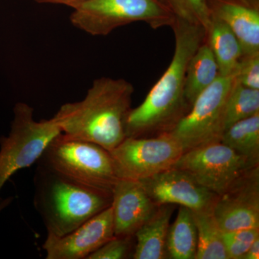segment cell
Wrapping results in <instances>:
<instances>
[{
	"label": "cell",
	"instance_id": "17",
	"mask_svg": "<svg viewBox=\"0 0 259 259\" xmlns=\"http://www.w3.org/2000/svg\"><path fill=\"white\" fill-rule=\"evenodd\" d=\"M219 76L217 61L204 40L191 57L186 71L185 95L190 107L197 97Z\"/></svg>",
	"mask_w": 259,
	"mask_h": 259
},
{
	"label": "cell",
	"instance_id": "18",
	"mask_svg": "<svg viewBox=\"0 0 259 259\" xmlns=\"http://www.w3.org/2000/svg\"><path fill=\"white\" fill-rule=\"evenodd\" d=\"M197 248V231L192 211L180 206L176 220L168 229V258L195 259Z\"/></svg>",
	"mask_w": 259,
	"mask_h": 259
},
{
	"label": "cell",
	"instance_id": "8",
	"mask_svg": "<svg viewBox=\"0 0 259 259\" xmlns=\"http://www.w3.org/2000/svg\"><path fill=\"white\" fill-rule=\"evenodd\" d=\"M184 151L171 135L126 137L110 151L118 179L139 181L174 167Z\"/></svg>",
	"mask_w": 259,
	"mask_h": 259
},
{
	"label": "cell",
	"instance_id": "14",
	"mask_svg": "<svg viewBox=\"0 0 259 259\" xmlns=\"http://www.w3.org/2000/svg\"><path fill=\"white\" fill-rule=\"evenodd\" d=\"M209 8L211 14L234 32L241 42L243 55L259 54L258 5L242 0H214Z\"/></svg>",
	"mask_w": 259,
	"mask_h": 259
},
{
	"label": "cell",
	"instance_id": "7",
	"mask_svg": "<svg viewBox=\"0 0 259 259\" xmlns=\"http://www.w3.org/2000/svg\"><path fill=\"white\" fill-rule=\"evenodd\" d=\"M233 76H218L197 97L190 111L168 133L181 145L184 152L221 142L225 131V112Z\"/></svg>",
	"mask_w": 259,
	"mask_h": 259
},
{
	"label": "cell",
	"instance_id": "25",
	"mask_svg": "<svg viewBox=\"0 0 259 259\" xmlns=\"http://www.w3.org/2000/svg\"><path fill=\"white\" fill-rule=\"evenodd\" d=\"M133 238L114 237L100 247L87 259H124L132 250Z\"/></svg>",
	"mask_w": 259,
	"mask_h": 259
},
{
	"label": "cell",
	"instance_id": "23",
	"mask_svg": "<svg viewBox=\"0 0 259 259\" xmlns=\"http://www.w3.org/2000/svg\"><path fill=\"white\" fill-rule=\"evenodd\" d=\"M258 238L259 228L223 232V243L228 259H243L250 245Z\"/></svg>",
	"mask_w": 259,
	"mask_h": 259
},
{
	"label": "cell",
	"instance_id": "20",
	"mask_svg": "<svg viewBox=\"0 0 259 259\" xmlns=\"http://www.w3.org/2000/svg\"><path fill=\"white\" fill-rule=\"evenodd\" d=\"M192 214L197 231L195 259H228L223 231L213 214V208L192 211Z\"/></svg>",
	"mask_w": 259,
	"mask_h": 259
},
{
	"label": "cell",
	"instance_id": "2",
	"mask_svg": "<svg viewBox=\"0 0 259 259\" xmlns=\"http://www.w3.org/2000/svg\"><path fill=\"white\" fill-rule=\"evenodd\" d=\"M134 93L127 80L103 76L93 81L82 100L64 104L53 118L68 137L110 151L125 139V121Z\"/></svg>",
	"mask_w": 259,
	"mask_h": 259
},
{
	"label": "cell",
	"instance_id": "6",
	"mask_svg": "<svg viewBox=\"0 0 259 259\" xmlns=\"http://www.w3.org/2000/svg\"><path fill=\"white\" fill-rule=\"evenodd\" d=\"M8 136L0 138V191L10 177L38 161L61 130L54 119L34 120L33 109L19 102ZM0 198V200H1Z\"/></svg>",
	"mask_w": 259,
	"mask_h": 259
},
{
	"label": "cell",
	"instance_id": "26",
	"mask_svg": "<svg viewBox=\"0 0 259 259\" xmlns=\"http://www.w3.org/2000/svg\"><path fill=\"white\" fill-rule=\"evenodd\" d=\"M40 4L62 5L74 8L84 0H34Z\"/></svg>",
	"mask_w": 259,
	"mask_h": 259
},
{
	"label": "cell",
	"instance_id": "19",
	"mask_svg": "<svg viewBox=\"0 0 259 259\" xmlns=\"http://www.w3.org/2000/svg\"><path fill=\"white\" fill-rule=\"evenodd\" d=\"M221 143L254 166L259 164V113L238 121L228 127Z\"/></svg>",
	"mask_w": 259,
	"mask_h": 259
},
{
	"label": "cell",
	"instance_id": "13",
	"mask_svg": "<svg viewBox=\"0 0 259 259\" xmlns=\"http://www.w3.org/2000/svg\"><path fill=\"white\" fill-rule=\"evenodd\" d=\"M111 206L115 236L120 238H134L158 208L139 181L124 179L114 187Z\"/></svg>",
	"mask_w": 259,
	"mask_h": 259
},
{
	"label": "cell",
	"instance_id": "5",
	"mask_svg": "<svg viewBox=\"0 0 259 259\" xmlns=\"http://www.w3.org/2000/svg\"><path fill=\"white\" fill-rule=\"evenodd\" d=\"M72 9L70 21L73 26L93 36H106L136 22L158 29L171 27L175 21L159 0H84Z\"/></svg>",
	"mask_w": 259,
	"mask_h": 259
},
{
	"label": "cell",
	"instance_id": "21",
	"mask_svg": "<svg viewBox=\"0 0 259 259\" xmlns=\"http://www.w3.org/2000/svg\"><path fill=\"white\" fill-rule=\"evenodd\" d=\"M258 113L259 90L246 88L234 79L226 102L225 131L238 121Z\"/></svg>",
	"mask_w": 259,
	"mask_h": 259
},
{
	"label": "cell",
	"instance_id": "12",
	"mask_svg": "<svg viewBox=\"0 0 259 259\" xmlns=\"http://www.w3.org/2000/svg\"><path fill=\"white\" fill-rule=\"evenodd\" d=\"M114 237L110 205L64 236L48 234L42 248L47 259H87Z\"/></svg>",
	"mask_w": 259,
	"mask_h": 259
},
{
	"label": "cell",
	"instance_id": "27",
	"mask_svg": "<svg viewBox=\"0 0 259 259\" xmlns=\"http://www.w3.org/2000/svg\"><path fill=\"white\" fill-rule=\"evenodd\" d=\"M259 258V238L256 240L251 245L250 248L247 250L246 253L243 256V259H258Z\"/></svg>",
	"mask_w": 259,
	"mask_h": 259
},
{
	"label": "cell",
	"instance_id": "1",
	"mask_svg": "<svg viewBox=\"0 0 259 259\" xmlns=\"http://www.w3.org/2000/svg\"><path fill=\"white\" fill-rule=\"evenodd\" d=\"M175 48L171 63L144 102L131 108L125 121L126 137L168 134L190 111L185 95V76L191 57L205 40L202 27L175 19L171 26Z\"/></svg>",
	"mask_w": 259,
	"mask_h": 259
},
{
	"label": "cell",
	"instance_id": "16",
	"mask_svg": "<svg viewBox=\"0 0 259 259\" xmlns=\"http://www.w3.org/2000/svg\"><path fill=\"white\" fill-rule=\"evenodd\" d=\"M205 40L217 61L220 75L233 76L243 56V47L234 32L221 19L211 14Z\"/></svg>",
	"mask_w": 259,
	"mask_h": 259
},
{
	"label": "cell",
	"instance_id": "28",
	"mask_svg": "<svg viewBox=\"0 0 259 259\" xmlns=\"http://www.w3.org/2000/svg\"><path fill=\"white\" fill-rule=\"evenodd\" d=\"M12 200H13V198L1 199V200H0V212H1L5 207H7V206L11 202Z\"/></svg>",
	"mask_w": 259,
	"mask_h": 259
},
{
	"label": "cell",
	"instance_id": "11",
	"mask_svg": "<svg viewBox=\"0 0 259 259\" xmlns=\"http://www.w3.org/2000/svg\"><path fill=\"white\" fill-rule=\"evenodd\" d=\"M139 182L158 207L179 204L192 211L205 210L213 208L218 197L187 172L174 167Z\"/></svg>",
	"mask_w": 259,
	"mask_h": 259
},
{
	"label": "cell",
	"instance_id": "15",
	"mask_svg": "<svg viewBox=\"0 0 259 259\" xmlns=\"http://www.w3.org/2000/svg\"><path fill=\"white\" fill-rule=\"evenodd\" d=\"M173 204L158 206L152 217L136 231L133 258L135 259L168 258L167 236L170 220L173 214Z\"/></svg>",
	"mask_w": 259,
	"mask_h": 259
},
{
	"label": "cell",
	"instance_id": "9",
	"mask_svg": "<svg viewBox=\"0 0 259 259\" xmlns=\"http://www.w3.org/2000/svg\"><path fill=\"white\" fill-rule=\"evenodd\" d=\"M255 166L223 143L215 142L184 152L174 168L187 172L199 185L219 196Z\"/></svg>",
	"mask_w": 259,
	"mask_h": 259
},
{
	"label": "cell",
	"instance_id": "24",
	"mask_svg": "<svg viewBox=\"0 0 259 259\" xmlns=\"http://www.w3.org/2000/svg\"><path fill=\"white\" fill-rule=\"evenodd\" d=\"M233 77L246 88L259 90V54L242 56Z\"/></svg>",
	"mask_w": 259,
	"mask_h": 259
},
{
	"label": "cell",
	"instance_id": "3",
	"mask_svg": "<svg viewBox=\"0 0 259 259\" xmlns=\"http://www.w3.org/2000/svg\"><path fill=\"white\" fill-rule=\"evenodd\" d=\"M34 205L48 234L63 236L110 207L112 196L67 180L38 163Z\"/></svg>",
	"mask_w": 259,
	"mask_h": 259
},
{
	"label": "cell",
	"instance_id": "10",
	"mask_svg": "<svg viewBox=\"0 0 259 259\" xmlns=\"http://www.w3.org/2000/svg\"><path fill=\"white\" fill-rule=\"evenodd\" d=\"M213 214L223 232L259 228V166L250 168L218 196Z\"/></svg>",
	"mask_w": 259,
	"mask_h": 259
},
{
	"label": "cell",
	"instance_id": "22",
	"mask_svg": "<svg viewBox=\"0 0 259 259\" xmlns=\"http://www.w3.org/2000/svg\"><path fill=\"white\" fill-rule=\"evenodd\" d=\"M177 20L202 27L207 31L211 12L207 0H159Z\"/></svg>",
	"mask_w": 259,
	"mask_h": 259
},
{
	"label": "cell",
	"instance_id": "4",
	"mask_svg": "<svg viewBox=\"0 0 259 259\" xmlns=\"http://www.w3.org/2000/svg\"><path fill=\"white\" fill-rule=\"evenodd\" d=\"M39 163L61 177L111 195L118 177L110 151L61 133L49 144Z\"/></svg>",
	"mask_w": 259,
	"mask_h": 259
}]
</instances>
